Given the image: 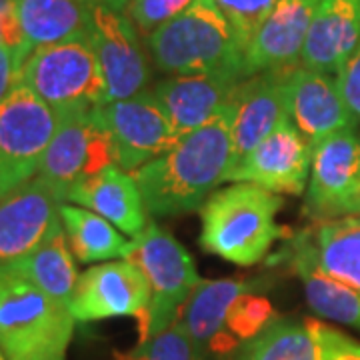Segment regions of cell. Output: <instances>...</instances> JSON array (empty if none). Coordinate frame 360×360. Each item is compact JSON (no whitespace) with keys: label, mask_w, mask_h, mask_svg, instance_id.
<instances>
[{"label":"cell","mask_w":360,"mask_h":360,"mask_svg":"<svg viewBox=\"0 0 360 360\" xmlns=\"http://www.w3.org/2000/svg\"><path fill=\"white\" fill-rule=\"evenodd\" d=\"M319 340L321 360H360V342L321 321H309Z\"/></svg>","instance_id":"obj_33"},{"label":"cell","mask_w":360,"mask_h":360,"mask_svg":"<svg viewBox=\"0 0 360 360\" xmlns=\"http://www.w3.org/2000/svg\"><path fill=\"white\" fill-rule=\"evenodd\" d=\"M288 250V260L302 281L310 309L322 319L360 330V295L347 284L338 283L319 266L310 231L295 234Z\"/></svg>","instance_id":"obj_21"},{"label":"cell","mask_w":360,"mask_h":360,"mask_svg":"<svg viewBox=\"0 0 360 360\" xmlns=\"http://www.w3.org/2000/svg\"><path fill=\"white\" fill-rule=\"evenodd\" d=\"M314 255L326 274L360 295V219L316 222L309 229Z\"/></svg>","instance_id":"obj_25"},{"label":"cell","mask_w":360,"mask_h":360,"mask_svg":"<svg viewBox=\"0 0 360 360\" xmlns=\"http://www.w3.org/2000/svg\"><path fill=\"white\" fill-rule=\"evenodd\" d=\"M63 202L65 200L40 176L4 196L0 202V266L28 257L49 236L63 229Z\"/></svg>","instance_id":"obj_12"},{"label":"cell","mask_w":360,"mask_h":360,"mask_svg":"<svg viewBox=\"0 0 360 360\" xmlns=\"http://www.w3.org/2000/svg\"><path fill=\"white\" fill-rule=\"evenodd\" d=\"M116 360H206V354L194 347L179 322H174L165 333L139 342L134 350L116 354Z\"/></svg>","instance_id":"obj_28"},{"label":"cell","mask_w":360,"mask_h":360,"mask_svg":"<svg viewBox=\"0 0 360 360\" xmlns=\"http://www.w3.org/2000/svg\"><path fill=\"white\" fill-rule=\"evenodd\" d=\"M110 2H112V0H90V4H92V6H96V4H104V6H108Z\"/></svg>","instance_id":"obj_38"},{"label":"cell","mask_w":360,"mask_h":360,"mask_svg":"<svg viewBox=\"0 0 360 360\" xmlns=\"http://www.w3.org/2000/svg\"><path fill=\"white\" fill-rule=\"evenodd\" d=\"M304 214L314 222L360 219V132L338 130L312 148Z\"/></svg>","instance_id":"obj_8"},{"label":"cell","mask_w":360,"mask_h":360,"mask_svg":"<svg viewBox=\"0 0 360 360\" xmlns=\"http://www.w3.org/2000/svg\"><path fill=\"white\" fill-rule=\"evenodd\" d=\"M60 220L72 255L80 262H103L110 258H124L129 243L122 232L108 220L89 208L63 202Z\"/></svg>","instance_id":"obj_26"},{"label":"cell","mask_w":360,"mask_h":360,"mask_svg":"<svg viewBox=\"0 0 360 360\" xmlns=\"http://www.w3.org/2000/svg\"><path fill=\"white\" fill-rule=\"evenodd\" d=\"M158 70L176 75L248 78L245 51L214 0H194L179 16L146 37Z\"/></svg>","instance_id":"obj_2"},{"label":"cell","mask_w":360,"mask_h":360,"mask_svg":"<svg viewBox=\"0 0 360 360\" xmlns=\"http://www.w3.org/2000/svg\"><path fill=\"white\" fill-rule=\"evenodd\" d=\"M336 84L348 110L360 122V42L336 75Z\"/></svg>","instance_id":"obj_34"},{"label":"cell","mask_w":360,"mask_h":360,"mask_svg":"<svg viewBox=\"0 0 360 360\" xmlns=\"http://www.w3.org/2000/svg\"><path fill=\"white\" fill-rule=\"evenodd\" d=\"M18 80L60 118L94 112L106 104V82L89 37L37 46Z\"/></svg>","instance_id":"obj_5"},{"label":"cell","mask_w":360,"mask_h":360,"mask_svg":"<svg viewBox=\"0 0 360 360\" xmlns=\"http://www.w3.org/2000/svg\"><path fill=\"white\" fill-rule=\"evenodd\" d=\"M77 319L37 284L0 266V350L6 360H65Z\"/></svg>","instance_id":"obj_4"},{"label":"cell","mask_w":360,"mask_h":360,"mask_svg":"<svg viewBox=\"0 0 360 360\" xmlns=\"http://www.w3.org/2000/svg\"><path fill=\"white\" fill-rule=\"evenodd\" d=\"M321 0H278L245 52L246 75L300 65L304 40Z\"/></svg>","instance_id":"obj_17"},{"label":"cell","mask_w":360,"mask_h":360,"mask_svg":"<svg viewBox=\"0 0 360 360\" xmlns=\"http://www.w3.org/2000/svg\"><path fill=\"white\" fill-rule=\"evenodd\" d=\"M148 304L150 288L144 274L122 258L84 270L68 309L77 321L94 322L116 316L141 319Z\"/></svg>","instance_id":"obj_14"},{"label":"cell","mask_w":360,"mask_h":360,"mask_svg":"<svg viewBox=\"0 0 360 360\" xmlns=\"http://www.w3.org/2000/svg\"><path fill=\"white\" fill-rule=\"evenodd\" d=\"M20 68L16 65V58L11 51L0 49V101L6 96V92L13 89V84L18 78Z\"/></svg>","instance_id":"obj_35"},{"label":"cell","mask_w":360,"mask_h":360,"mask_svg":"<svg viewBox=\"0 0 360 360\" xmlns=\"http://www.w3.org/2000/svg\"><path fill=\"white\" fill-rule=\"evenodd\" d=\"M58 116L18 78L0 101V176L8 193L39 174Z\"/></svg>","instance_id":"obj_7"},{"label":"cell","mask_w":360,"mask_h":360,"mask_svg":"<svg viewBox=\"0 0 360 360\" xmlns=\"http://www.w3.org/2000/svg\"><path fill=\"white\" fill-rule=\"evenodd\" d=\"M26 42L37 46L82 39L90 34V0H16Z\"/></svg>","instance_id":"obj_23"},{"label":"cell","mask_w":360,"mask_h":360,"mask_svg":"<svg viewBox=\"0 0 360 360\" xmlns=\"http://www.w3.org/2000/svg\"><path fill=\"white\" fill-rule=\"evenodd\" d=\"M243 80L232 75H176L156 82L150 92L184 136L214 120Z\"/></svg>","instance_id":"obj_18"},{"label":"cell","mask_w":360,"mask_h":360,"mask_svg":"<svg viewBox=\"0 0 360 360\" xmlns=\"http://www.w3.org/2000/svg\"><path fill=\"white\" fill-rule=\"evenodd\" d=\"M312 146L300 134L290 116L283 118L226 180L250 182L270 193L302 194L310 179Z\"/></svg>","instance_id":"obj_13"},{"label":"cell","mask_w":360,"mask_h":360,"mask_svg":"<svg viewBox=\"0 0 360 360\" xmlns=\"http://www.w3.org/2000/svg\"><path fill=\"white\" fill-rule=\"evenodd\" d=\"M0 49L13 52L18 68H22L25 60L32 52L18 18L16 0H0Z\"/></svg>","instance_id":"obj_32"},{"label":"cell","mask_w":360,"mask_h":360,"mask_svg":"<svg viewBox=\"0 0 360 360\" xmlns=\"http://www.w3.org/2000/svg\"><path fill=\"white\" fill-rule=\"evenodd\" d=\"M0 360H6L4 359V354H2V350H0Z\"/></svg>","instance_id":"obj_39"},{"label":"cell","mask_w":360,"mask_h":360,"mask_svg":"<svg viewBox=\"0 0 360 360\" xmlns=\"http://www.w3.org/2000/svg\"><path fill=\"white\" fill-rule=\"evenodd\" d=\"M226 16L243 51L250 46L278 0H214Z\"/></svg>","instance_id":"obj_30"},{"label":"cell","mask_w":360,"mask_h":360,"mask_svg":"<svg viewBox=\"0 0 360 360\" xmlns=\"http://www.w3.org/2000/svg\"><path fill=\"white\" fill-rule=\"evenodd\" d=\"M245 360H321V348L309 321L274 319L248 340Z\"/></svg>","instance_id":"obj_27"},{"label":"cell","mask_w":360,"mask_h":360,"mask_svg":"<svg viewBox=\"0 0 360 360\" xmlns=\"http://www.w3.org/2000/svg\"><path fill=\"white\" fill-rule=\"evenodd\" d=\"M8 194V188H6V182H4V179L0 176V202L4 200V196Z\"/></svg>","instance_id":"obj_37"},{"label":"cell","mask_w":360,"mask_h":360,"mask_svg":"<svg viewBox=\"0 0 360 360\" xmlns=\"http://www.w3.org/2000/svg\"><path fill=\"white\" fill-rule=\"evenodd\" d=\"M281 206L278 194L258 184L234 182L219 188L200 208V246L238 266L258 264L281 236Z\"/></svg>","instance_id":"obj_3"},{"label":"cell","mask_w":360,"mask_h":360,"mask_svg":"<svg viewBox=\"0 0 360 360\" xmlns=\"http://www.w3.org/2000/svg\"><path fill=\"white\" fill-rule=\"evenodd\" d=\"M360 42V0H321L300 65L336 77Z\"/></svg>","instance_id":"obj_20"},{"label":"cell","mask_w":360,"mask_h":360,"mask_svg":"<svg viewBox=\"0 0 360 360\" xmlns=\"http://www.w3.org/2000/svg\"><path fill=\"white\" fill-rule=\"evenodd\" d=\"M4 266L22 274L30 283L37 284L42 292L58 300L60 304L70 307L80 274L77 272L72 250L66 240L65 226L49 236L28 257Z\"/></svg>","instance_id":"obj_24"},{"label":"cell","mask_w":360,"mask_h":360,"mask_svg":"<svg viewBox=\"0 0 360 360\" xmlns=\"http://www.w3.org/2000/svg\"><path fill=\"white\" fill-rule=\"evenodd\" d=\"M66 202L89 208L132 238L150 222L136 180L118 165L78 182L66 196Z\"/></svg>","instance_id":"obj_19"},{"label":"cell","mask_w":360,"mask_h":360,"mask_svg":"<svg viewBox=\"0 0 360 360\" xmlns=\"http://www.w3.org/2000/svg\"><path fill=\"white\" fill-rule=\"evenodd\" d=\"M90 42L106 82V103L146 92L150 66L141 34L127 14L96 4L90 20Z\"/></svg>","instance_id":"obj_11"},{"label":"cell","mask_w":360,"mask_h":360,"mask_svg":"<svg viewBox=\"0 0 360 360\" xmlns=\"http://www.w3.org/2000/svg\"><path fill=\"white\" fill-rule=\"evenodd\" d=\"M255 281H200L179 316V326L200 352H208L210 345L226 335V316L232 304L246 292L255 290Z\"/></svg>","instance_id":"obj_22"},{"label":"cell","mask_w":360,"mask_h":360,"mask_svg":"<svg viewBox=\"0 0 360 360\" xmlns=\"http://www.w3.org/2000/svg\"><path fill=\"white\" fill-rule=\"evenodd\" d=\"M232 120L231 101L214 120L184 134L165 155L132 174L148 217H179L202 208L231 172Z\"/></svg>","instance_id":"obj_1"},{"label":"cell","mask_w":360,"mask_h":360,"mask_svg":"<svg viewBox=\"0 0 360 360\" xmlns=\"http://www.w3.org/2000/svg\"><path fill=\"white\" fill-rule=\"evenodd\" d=\"M288 115L314 148L338 130L356 127V118L340 96L336 77L298 65L286 80Z\"/></svg>","instance_id":"obj_16"},{"label":"cell","mask_w":360,"mask_h":360,"mask_svg":"<svg viewBox=\"0 0 360 360\" xmlns=\"http://www.w3.org/2000/svg\"><path fill=\"white\" fill-rule=\"evenodd\" d=\"M193 2L194 0H130L122 13L129 16L139 34L146 39L156 28L186 11Z\"/></svg>","instance_id":"obj_31"},{"label":"cell","mask_w":360,"mask_h":360,"mask_svg":"<svg viewBox=\"0 0 360 360\" xmlns=\"http://www.w3.org/2000/svg\"><path fill=\"white\" fill-rule=\"evenodd\" d=\"M276 312L274 307L270 304L266 296L252 295L246 292L243 295L229 310L226 316V330L231 333L238 342H248L257 338L270 322L274 321Z\"/></svg>","instance_id":"obj_29"},{"label":"cell","mask_w":360,"mask_h":360,"mask_svg":"<svg viewBox=\"0 0 360 360\" xmlns=\"http://www.w3.org/2000/svg\"><path fill=\"white\" fill-rule=\"evenodd\" d=\"M118 165L116 144L94 112L65 116L40 162L39 174L66 202L78 182Z\"/></svg>","instance_id":"obj_9"},{"label":"cell","mask_w":360,"mask_h":360,"mask_svg":"<svg viewBox=\"0 0 360 360\" xmlns=\"http://www.w3.org/2000/svg\"><path fill=\"white\" fill-rule=\"evenodd\" d=\"M129 2L130 0H112V2L108 4V8H115V11H120V13H122V11L127 8Z\"/></svg>","instance_id":"obj_36"},{"label":"cell","mask_w":360,"mask_h":360,"mask_svg":"<svg viewBox=\"0 0 360 360\" xmlns=\"http://www.w3.org/2000/svg\"><path fill=\"white\" fill-rule=\"evenodd\" d=\"M290 68L266 70L245 78L232 92V168L269 136L288 115L286 80ZM231 168V170H232Z\"/></svg>","instance_id":"obj_15"},{"label":"cell","mask_w":360,"mask_h":360,"mask_svg":"<svg viewBox=\"0 0 360 360\" xmlns=\"http://www.w3.org/2000/svg\"><path fill=\"white\" fill-rule=\"evenodd\" d=\"M124 260L139 266L150 288V304L139 319L141 342H144L179 321L186 300L202 278L188 250L155 222H148L130 240Z\"/></svg>","instance_id":"obj_6"},{"label":"cell","mask_w":360,"mask_h":360,"mask_svg":"<svg viewBox=\"0 0 360 360\" xmlns=\"http://www.w3.org/2000/svg\"><path fill=\"white\" fill-rule=\"evenodd\" d=\"M96 115L115 141L118 167L130 174L182 139L153 92L106 103L96 108Z\"/></svg>","instance_id":"obj_10"}]
</instances>
